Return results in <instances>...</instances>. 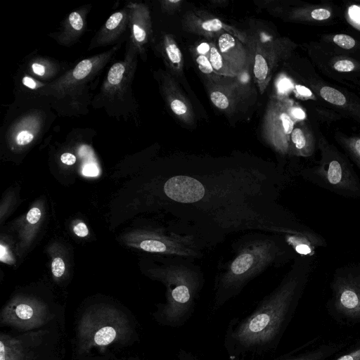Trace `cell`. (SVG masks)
I'll return each mask as SVG.
<instances>
[{
    "label": "cell",
    "mask_w": 360,
    "mask_h": 360,
    "mask_svg": "<svg viewBox=\"0 0 360 360\" xmlns=\"http://www.w3.org/2000/svg\"><path fill=\"white\" fill-rule=\"evenodd\" d=\"M349 14L354 21L360 23V8L356 6H352L349 8Z\"/></svg>",
    "instance_id": "cell-40"
},
{
    "label": "cell",
    "mask_w": 360,
    "mask_h": 360,
    "mask_svg": "<svg viewBox=\"0 0 360 360\" xmlns=\"http://www.w3.org/2000/svg\"><path fill=\"white\" fill-rule=\"evenodd\" d=\"M176 360H198L197 357L192 353L180 349L176 354Z\"/></svg>",
    "instance_id": "cell-36"
},
{
    "label": "cell",
    "mask_w": 360,
    "mask_h": 360,
    "mask_svg": "<svg viewBox=\"0 0 360 360\" xmlns=\"http://www.w3.org/2000/svg\"><path fill=\"white\" fill-rule=\"evenodd\" d=\"M48 317L46 307L32 300H15L1 311L2 324L22 330H30L41 326Z\"/></svg>",
    "instance_id": "cell-8"
},
{
    "label": "cell",
    "mask_w": 360,
    "mask_h": 360,
    "mask_svg": "<svg viewBox=\"0 0 360 360\" xmlns=\"http://www.w3.org/2000/svg\"><path fill=\"white\" fill-rule=\"evenodd\" d=\"M302 176L337 195L347 198L360 196V180L357 174L338 160H331Z\"/></svg>",
    "instance_id": "cell-6"
},
{
    "label": "cell",
    "mask_w": 360,
    "mask_h": 360,
    "mask_svg": "<svg viewBox=\"0 0 360 360\" xmlns=\"http://www.w3.org/2000/svg\"><path fill=\"white\" fill-rule=\"evenodd\" d=\"M128 63L126 61L117 62L110 68L106 82L104 85L105 91L113 93L124 86L127 77Z\"/></svg>",
    "instance_id": "cell-15"
},
{
    "label": "cell",
    "mask_w": 360,
    "mask_h": 360,
    "mask_svg": "<svg viewBox=\"0 0 360 360\" xmlns=\"http://www.w3.org/2000/svg\"><path fill=\"white\" fill-rule=\"evenodd\" d=\"M32 71L39 76H43L45 74V68L40 63H33L32 65Z\"/></svg>",
    "instance_id": "cell-43"
},
{
    "label": "cell",
    "mask_w": 360,
    "mask_h": 360,
    "mask_svg": "<svg viewBox=\"0 0 360 360\" xmlns=\"http://www.w3.org/2000/svg\"><path fill=\"white\" fill-rule=\"evenodd\" d=\"M22 83L25 86L32 89H35L37 86L36 82L29 77H24L22 79Z\"/></svg>",
    "instance_id": "cell-44"
},
{
    "label": "cell",
    "mask_w": 360,
    "mask_h": 360,
    "mask_svg": "<svg viewBox=\"0 0 360 360\" xmlns=\"http://www.w3.org/2000/svg\"><path fill=\"white\" fill-rule=\"evenodd\" d=\"M278 91L280 94H285L292 88V83L288 78H282L278 84Z\"/></svg>",
    "instance_id": "cell-33"
},
{
    "label": "cell",
    "mask_w": 360,
    "mask_h": 360,
    "mask_svg": "<svg viewBox=\"0 0 360 360\" xmlns=\"http://www.w3.org/2000/svg\"><path fill=\"white\" fill-rule=\"evenodd\" d=\"M82 173L87 176H96L98 174L99 171L96 165L88 164L83 167Z\"/></svg>",
    "instance_id": "cell-34"
},
{
    "label": "cell",
    "mask_w": 360,
    "mask_h": 360,
    "mask_svg": "<svg viewBox=\"0 0 360 360\" xmlns=\"http://www.w3.org/2000/svg\"><path fill=\"white\" fill-rule=\"evenodd\" d=\"M280 101H269L264 117L262 134L277 151L285 153L288 148V136L291 134L294 123L283 110Z\"/></svg>",
    "instance_id": "cell-9"
},
{
    "label": "cell",
    "mask_w": 360,
    "mask_h": 360,
    "mask_svg": "<svg viewBox=\"0 0 360 360\" xmlns=\"http://www.w3.org/2000/svg\"><path fill=\"white\" fill-rule=\"evenodd\" d=\"M25 350L19 339L1 335L0 360H24Z\"/></svg>",
    "instance_id": "cell-14"
},
{
    "label": "cell",
    "mask_w": 360,
    "mask_h": 360,
    "mask_svg": "<svg viewBox=\"0 0 360 360\" xmlns=\"http://www.w3.org/2000/svg\"><path fill=\"white\" fill-rule=\"evenodd\" d=\"M322 355V353H309L307 354H303L279 360H318L321 357Z\"/></svg>",
    "instance_id": "cell-31"
},
{
    "label": "cell",
    "mask_w": 360,
    "mask_h": 360,
    "mask_svg": "<svg viewBox=\"0 0 360 360\" xmlns=\"http://www.w3.org/2000/svg\"><path fill=\"white\" fill-rule=\"evenodd\" d=\"M210 50V44L202 42L197 47L198 55H202L208 57Z\"/></svg>",
    "instance_id": "cell-38"
},
{
    "label": "cell",
    "mask_w": 360,
    "mask_h": 360,
    "mask_svg": "<svg viewBox=\"0 0 360 360\" xmlns=\"http://www.w3.org/2000/svg\"><path fill=\"white\" fill-rule=\"evenodd\" d=\"M128 8L131 38L136 46L141 49L148 42L151 32L149 11L143 4L131 3Z\"/></svg>",
    "instance_id": "cell-12"
},
{
    "label": "cell",
    "mask_w": 360,
    "mask_h": 360,
    "mask_svg": "<svg viewBox=\"0 0 360 360\" xmlns=\"http://www.w3.org/2000/svg\"><path fill=\"white\" fill-rule=\"evenodd\" d=\"M337 360H360V348L349 354L342 356Z\"/></svg>",
    "instance_id": "cell-39"
},
{
    "label": "cell",
    "mask_w": 360,
    "mask_h": 360,
    "mask_svg": "<svg viewBox=\"0 0 360 360\" xmlns=\"http://www.w3.org/2000/svg\"><path fill=\"white\" fill-rule=\"evenodd\" d=\"M60 160L67 165H72L76 162V157L70 153H65L61 155Z\"/></svg>",
    "instance_id": "cell-37"
},
{
    "label": "cell",
    "mask_w": 360,
    "mask_h": 360,
    "mask_svg": "<svg viewBox=\"0 0 360 360\" xmlns=\"http://www.w3.org/2000/svg\"><path fill=\"white\" fill-rule=\"evenodd\" d=\"M253 72L260 92L263 94L270 79V67L266 56L258 49L254 57Z\"/></svg>",
    "instance_id": "cell-16"
},
{
    "label": "cell",
    "mask_w": 360,
    "mask_h": 360,
    "mask_svg": "<svg viewBox=\"0 0 360 360\" xmlns=\"http://www.w3.org/2000/svg\"><path fill=\"white\" fill-rule=\"evenodd\" d=\"M291 140L292 143L295 145V147L298 150H302L306 148L307 139L304 133L300 129H293L291 133Z\"/></svg>",
    "instance_id": "cell-23"
},
{
    "label": "cell",
    "mask_w": 360,
    "mask_h": 360,
    "mask_svg": "<svg viewBox=\"0 0 360 360\" xmlns=\"http://www.w3.org/2000/svg\"><path fill=\"white\" fill-rule=\"evenodd\" d=\"M1 260L3 262H8L11 260V257L8 253L7 249L3 245H1Z\"/></svg>",
    "instance_id": "cell-45"
},
{
    "label": "cell",
    "mask_w": 360,
    "mask_h": 360,
    "mask_svg": "<svg viewBox=\"0 0 360 360\" xmlns=\"http://www.w3.org/2000/svg\"><path fill=\"white\" fill-rule=\"evenodd\" d=\"M280 174L256 167L211 172L176 170L162 185L174 230L206 248L246 230L285 236L298 227L276 203Z\"/></svg>",
    "instance_id": "cell-1"
},
{
    "label": "cell",
    "mask_w": 360,
    "mask_h": 360,
    "mask_svg": "<svg viewBox=\"0 0 360 360\" xmlns=\"http://www.w3.org/2000/svg\"><path fill=\"white\" fill-rule=\"evenodd\" d=\"M75 233L79 237H85L89 233L87 226L84 222H79L74 226Z\"/></svg>",
    "instance_id": "cell-35"
},
{
    "label": "cell",
    "mask_w": 360,
    "mask_h": 360,
    "mask_svg": "<svg viewBox=\"0 0 360 360\" xmlns=\"http://www.w3.org/2000/svg\"><path fill=\"white\" fill-rule=\"evenodd\" d=\"M224 23L218 18H210L199 23L200 29L206 33H214L224 28Z\"/></svg>",
    "instance_id": "cell-21"
},
{
    "label": "cell",
    "mask_w": 360,
    "mask_h": 360,
    "mask_svg": "<svg viewBox=\"0 0 360 360\" xmlns=\"http://www.w3.org/2000/svg\"><path fill=\"white\" fill-rule=\"evenodd\" d=\"M292 115L299 120H303L305 117L304 112L298 107H293L290 110Z\"/></svg>",
    "instance_id": "cell-42"
},
{
    "label": "cell",
    "mask_w": 360,
    "mask_h": 360,
    "mask_svg": "<svg viewBox=\"0 0 360 360\" xmlns=\"http://www.w3.org/2000/svg\"><path fill=\"white\" fill-rule=\"evenodd\" d=\"M320 94L324 100L335 105H343L346 103L345 96L338 90L332 87H322Z\"/></svg>",
    "instance_id": "cell-20"
},
{
    "label": "cell",
    "mask_w": 360,
    "mask_h": 360,
    "mask_svg": "<svg viewBox=\"0 0 360 360\" xmlns=\"http://www.w3.org/2000/svg\"><path fill=\"white\" fill-rule=\"evenodd\" d=\"M170 108L173 112L177 115L183 116L188 112V107L181 99L173 98L169 103Z\"/></svg>",
    "instance_id": "cell-25"
},
{
    "label": "cell",
    "mask_w": 360,
    "mask_h": 360,
    "mask_svg": "<svg viewBox=\"0 0 360 360\" xmlns=\"http://www.w3.org/2000/svg\"><path fill=\"white\" fill-rule=\"evenodd\" d=\"M334 68L339 72H350L354 70V63L349 60H341L334 64Z\"/></svg>",
    "instance_id": "cell-29"
},
{
    "label": "cell",
    "mask_w": 360,
    "mask_h": 360,
    "mask_svg": "<svg viewBox=\"0 0 360 360\" xmlns=\"http://www.w3.org/2000/svg\"><path fill=\"white\" fill-rule=\"evenodd\" d=\"M196 63L198 65V68L202 72L207 75H211L214 73L208 57L202 55H198L196 58Z\"/></svg>",
    "instance_id": "cell-26"
},
{
    "label": "cell",
    "mask_w": 360,
    "mask_h": 360,
    "mask_svg": "<svg viewBox=\"0 0 360 360\" xmlns=\"http://www.w3.org/2000/svg\"><path fill=\"white\" fill-rule=\"evenodd\" d=\"M41 217V211L37 207H33L30 210L27 214V220L30 224H36Z\"/></svg>",
    "instance_id": "cell-30"
},
{
    "label": "cell",
    "mask_w": 360,
    "mask_h": 360,
    "mask_svg": "<svg viewBox=\"0 0 360 360\" xmlns=\"http://www.w3.org/2000/svg\"><path fill=\"white\" fill-rule=\"evenodd\" d=\"M129 330L128 320L122 312L108 307L89 310L78 326L79 349L83 352L93 347L103 349L123 340Z\"/></svg>",
    "instance_id": "cell-5"
},
{
    "label": "cell",
    "mask_w": 360,
    "mask_h": 360,
    "mask_svg": "<svg viewBox=\"0 0 360 360\" xmlns=\"http://www.w3.org/2000/svg\"><path fill=\"white\" fill-rule=\"evenodd\" d=\"M333 41L340 47L350 49L355 45L354 39L347 34H337L333 37Z\"/></svg>",
    "instance_id": "cell-24"
},
{
    "label": "cell",
    "mask_w": 360,
    "mask_h": 360,
    "mask_svg": "<svg viewBox=\"0 0 360 360\" xmlns=\"http://www.w3.org/2000/svg\"><path fill=\"white\" fill-rule=\"evenodd\" d=\"M210 99L213 104L218 108L224 110L229 106V100L223 92L213 91L210 94Z\"/></svg>",
    "instance_id": "cell-22"
},
{
    "label": "cell",
    "mask_w": 360,
    "mask_h": 360,
    "mask_svg": "<svg viewBox=\"0 0 360 360\" xmlns=\"http://www.w3.org/2000/svg\"><path fill=\"white\" fill-rule=\"evenodd\" d=\"M129 11L123 10L111 15L96 38L93 47L108 44L115 39L124 30L129 19Z\"/></svg>",
    "instance_id": "cell-13"
},
{
    "label": "cell",
    "mask_w": 360,
    "mask_h": 360,
    "mask_svg": "<svg viewBox=\"0 0 360 360\" xmlns=\"http://www.w3.org/2000/svg\"><path fill=\"white\" fill-rule=\"evenodd\" d=\"M83 27L84 20L81 14L77 11L72 12L65 24L63 39L66 40L67 37L68 39H70L77 37L82 31Z\"/></svg>",
    "instance_id": "cell-18"
},
{
    "label": "cell",
    "mask_w": 360,
    "mask_h": 360,
    "mask_svg": "<svg viewBox=\"0 0 360 360\" xmlns=\"http://www.w3.org/2000/svg\"><path fill=\"white\" fill-rule=\"evenodd\" d=\"M331 284L336 308L348 316H360V264L338 268Z\"/></svg>",
    "instance_id": "cell-7"
},
{
    "label": "cell",
    "mask_w": 360,
    "mask_h": 360,
    "mask_svg": "<svg viewBox=\"0 0 360 360\" xmlns=\"http://www.w3.org/2000/svg\"><path fill=\"white\" fill-rule=\"evenodd\" d=\"M311 15L314 19L321 20L328 18L330 16V13L326 9L319 8L314 10Z\"/></svg>",
    "instance_id": "cell-32"
},
{
    "label": "cell",
    "mask_w": 360,
    "mask_h": 360,
    "mask_svg": "<svg viewBox=\"0 0 360 360\" xmlns=\"http://www.w3.org/2000/svg\"><path fill=\"white\" fill-rule=\"evenodd\" d=\"M193 261L172 257L158 273L166 286V302L155 315L165 326L179 328L193 313L205 281L200 266Z\"/></svg>",
    "instance_id": "cell-4"
},
{
    "label": "cell",
    "mask_w": 360,
    "mask_h": 360,
    "mask_svg": "<svg viewBox=\"0 0 360 360\" xmlns=\"http://www.w3.org/2000/svg\"><path fill=\"white\" fill-rule=\"evenodd\" d=\"M208 58L211 63L214 73L219 75L228 77L237 76L224 61L217 45H214L212 43L210 44V50Z\"/></svg>",
    "instance_id": "cell-17"
},
{
    "label": "cell",
    "mask_w": 360,
    "mask_h": 360,
    "mask_svg": "<svg viewBox=\"0 0 360 360\" xmlns=\"http://www.w3.org/2000/svg\"><path fill=\"white\" fill-rule=\"evenodd\" d=\"M217 46L224 61L236 75L243 73L248 68V52L236 36L230 32L221 34Z\"/></svg>",
    "instance_id": "cell-11"
},
{
    "label": "cell",
    "mask_w": 360,
    "mask_h": 360,
    "mask_svg": "<svg viewBox=\"0 0 360 360\" xmlns=\"http://www.w3.org/2000/svg\"><path fill=\"white\" fill-rule=\"evenodd\" d=\"M33 139V133L27 129H25L18 133L15 141L18 145L25 146L32 142Z\"/></svg>",
    "instance_id": "cell-27"
},
{
    "label": "cell",
    "mask_w": 360,
    "mask_h": 360,
    "mask_svg": "<svg viewBox=\"0 0 360 360\" xmlns=\"http://www.w3.org/2000/svg\"><path fill=\"white\" fill-rule=\"evenodd\" d=\"M296 91L301 96H311L312 95L311 91L304 86L297 84L295 86Z\"/></svg>",
    "instance_id": "cell-41"
},
{
    "label": "cell",
    "mask_w": 360,
    "mask_h": 360,
    "mask_svg": "<svg viewBox=\"0 0 360 360\" xmlns=\"http://www.w3.org/2000/svg\"><path fill=\"white\" fill-rule=\"evenodd\" d=\"M164 49L167 58L172 66L176 70L181 69L182 67L181 52L174 41L169 36L165 37Z\"/></svg>",
    "instance_id": "cell-19"
},
{
    "label": "cell",
    "mask_w": 360,
    "mask_h": 360,
    "mask_svg": "<svg viewBox=\"0 0 360 360\" xmlns=\"http://www.w3.org/2000/svg\"><path fill=\"white\" fill-rule=\"evenodd\" d=\"M311 269L309 257H296L279 285L251 313L230 321L224 335L230 360H256L276 348Z\"/></svg>",
    "instance_id": "cell-2"
},
{
    "label": "cell",
    "mask_w": 360,
    "mask_h": 360,
    "mask_svg": "<svg viewBox=\"0 0 360 360\" xmlns=\"http://www.w3.org/2000/svg\"><path fill=\"white\" fill-rule=\"evenodd\" d=\"M233 255L219 267L214 283L212 309L238 295L255 278L271 266L295 258L283 236L258 231L244 235L233 244Z\"/></svg>",
    "instance_id": "cell-3"
},
{
    "label": "cell",
    "mask_w": 360,
    "mask_h": 360,
    "mask_svg": "<svg viewBox=\"0 0 360 360\" xmlns=\"http://www.w3.org/2000/svg\"><path fill=\"white\" fill-rule=\"evenodd\" d=\"M65 266L63 260L60 257L53 259L51 264V270L54 276L59 278L63 276L65 272Z\"/></svg>",
    "instance_id": "cell-28"
},
{
    "label": "cell",
    "mask_w": 360,
    "mask_h": 360,
    "mask_svg": "<svg viewBox=\"0 0 360 360\" xmlns=\"http://www.w3.org/2000/svg\"><path fill=\"white\" fill-rule=\"evenodd\" d=\"M108 57V53H105L82 60L70 72L49 85L46 89V91L52 94L68 92L70 89L79 84L81 82L89 79L102 66Z\"/></svg>",
    "instance_id": "cell-10"
}]
</instances>
